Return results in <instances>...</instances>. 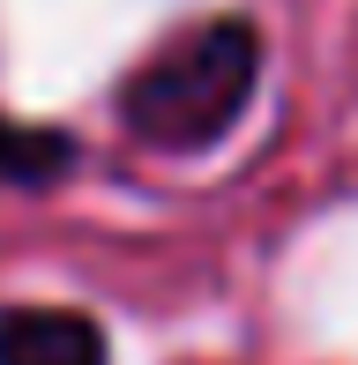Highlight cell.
<instances>
[{"label": "cell", "instance_id": "7a4b0ae2", "mask_svg": "<svg viewBox=\"0 0 358 365\" xmlns=\"http://www.w3.org/2000/svg\"><path fill=\"white\" fill-rule=\"evenodd\" d=\"M0 365H112V343L83 306H0Z\"/></svg>", "mask_w": 358, "mask_h": 365}, {"label": "cell", "instance_id": "3957f363", "mask_svg": "<svg viewBox=\"0 0 358 365\" xmlns=\"http://www.w3.org/2000/svg\"><path fill=\"white\" fill-rule=\"evenodd\" d=\"M68 172H75V135H68V127L0 112V187L38 194V187H60Z\"/></svg>", "mask_w": 358, "mask_h": 365}, {"label": "cell", "instance_id": "6da1fadb", "mask_svg": "<svg viewBox=\"0 0 358 365\" xmlns=\"http://www.w3.org/2000/svg\"><path fill=\"white\" fill-rule=\"evenodd\" d=\"M254 90H262V30L247 15H202L150 45L112 105L135 142L165 157H202L254 112Z\"/></svg>", "mask_w": 358, "mask_h": 365}]
</instances>
